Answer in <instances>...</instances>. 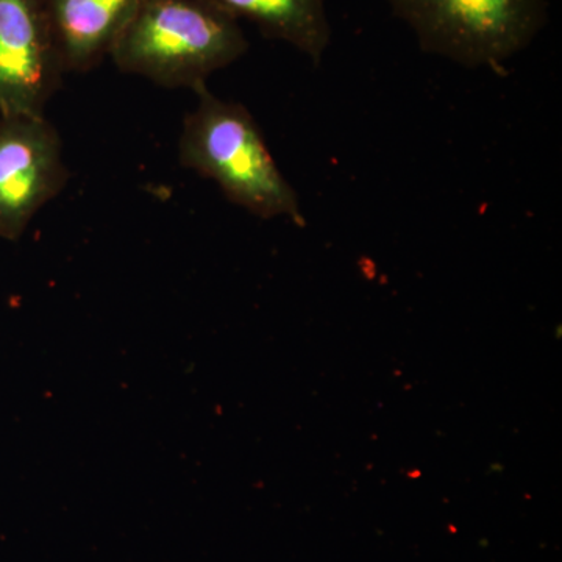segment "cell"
Instances as JSON below:
<instances>
[{"instance_id": "6da1fadb", "label": "cell", "mask_w": 562, "mask_h": 562, "mask_svg": "<svg viewBox=\"0 0 562 562\" xmlns=\"http://www.w3.org/2000/svg\"><path fill=\"white\" fill-rule=\"evenodd\" d=\"M247 50L238 18L216 0H139L110 58L122 72L195 92Z\"/></svg>"}, {"instance_id": "7a4b0ae2", "label": "cell", "mask_w": 562, "mask_h": 562, "mask_svg": "<svg viewBox=\"0 0 562 562\" xmlns=\"http://www.w3.org/2000/svg\"><path fill=\"white\" fill-rule=\"evenodd\" d=\"M183 122L181 166L216 181L228 201L261 217L303 225L297 192L273 160L257 121L243 103L224 101L209 88Z\"/></svg>"}, {"instance_id": "3957f363", "label": "cell", "mask_w": 562, "mask_h": 562, "mask_svg": "<svg viewBox=\"0 0 562 562\" xmlns=\"http://www.w3.org/2000/svg\"><path fill=\"white\" fill-rule=\"evenodd\" d=\"M422 50L465 68L501 69L549 20L547 0H387Z\"/></svg>"}, {"instance_id": "277c9868", "label": "cell", "mask_w": 562, "mask_h": 562, "mask_svg": "<svg viewBox=\"0 0 562 562\" xmlns=\"http://www.w3.org/2000/svg\"><path fill=\"white\" fill-rule=\"evenodd\" d=\"M68 179L60 135L46 116H0V239L18 241Z\"/></svg>"}, {"instance_id": "5b68a950", "label": "cell", "mask_w": 562, "mask_h": 562, "mask_svg": "<svg viewBox=\"0 0 562 562\" xmlns=\"http://www.w3.org/2000/svg\"><path fill=\"white\" fill-rule=\"evenodd\" d=\"M63 76L44 0H0V116H44Z\"/></svg>"}, {"instance_id": "8992f818", "label": "cell", "mask_w": 562, "mask_h": 562, "mask_svg": "<svg viewBox=\"0 0 562 562\" xmlns=\"http://www.w3.org/2000/svg\"><path fill=\"white\" fill-rule=\"evenodd\" d=\"M139 0H44L65 74H85L110 57Z\"/></svg>"}, {"instance_id": "52a82bcc", "label": "cell", "mask_w": 562, "mask_h": 562, "mask_svg": "<svg viewBox=\"0 0 562 562\" xmlns=\"http://www.w3.org/2000/svg\"><path fill=\"white\" fill-rule=\"evenodd\" d=\"M238 20L250 21L266 38L283 41L319 65L331 43L325 0H216Z\"/></svg>"}]
</instances>
